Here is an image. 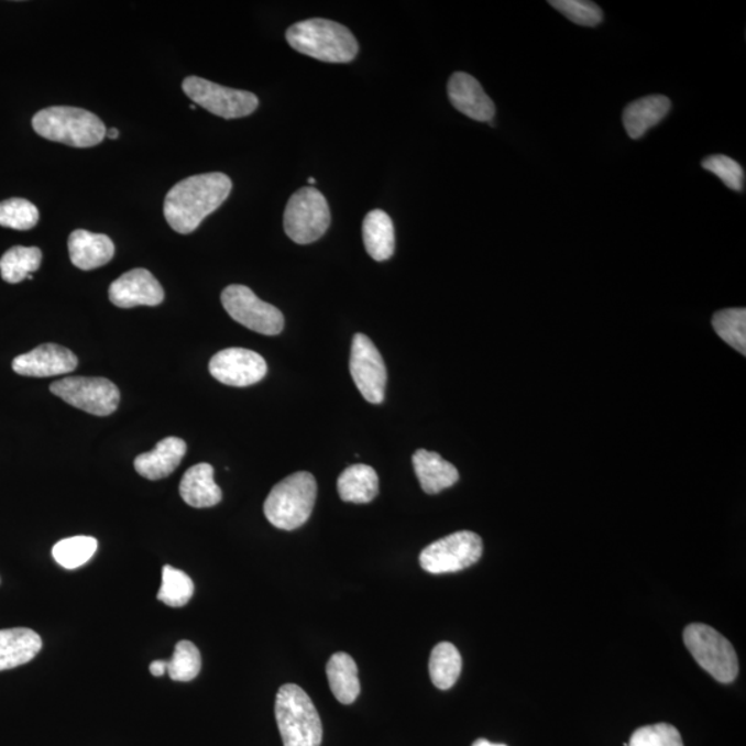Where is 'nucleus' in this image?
<instances>
[{"label":"nucleus","mask_w":746,"mask_h":746,"mask_svg":"<svg viewBox=\"0 0 746 746\" xmlns=\"http://www.w3.org/2000/svg\"><path fill=\"white\" fill-rule=\"evenodd\" d=\"M232 190L231 178L224 173H204L184 178L165 198L167 224L178 234H191L209 215L218 210Z\"/></svg>","instance_id":"nucleus-1"},{"label":"nucleus","mask_w":746,"mask_h":746,"mask_svg":"<svg viewBox=\"0 0 746 746\" xmlns=\"http://www.w3.org/2000/svg\"><path fill=\"white\" fill-rule=\"evenodd\" d=\"M286 41L296 52L323 63H350L359 53V42L350 30L326 19L305 20L289 26Z\"/></svg>","instance_id":"nucleus-2"},{"label":"nucleus","mask_w":746,"mask_h":746,"mask_svg":"<svg viewBox=\"0 0 746 746\" xmlns=\"http://www.w3.org/2000/svg\"><path fill=\"white\" fill-rule=\"evenodd\" d=\"M32 128L51 142L89 149L106 139V124L96 113L77 107H48L35 113Z\"/></svg>","instance_id":"nucleus-3"},{"label":"nucleus","mask_w":746,"mask_h":746,"mask_svg":"<svg viewBox=\"0 0 746 746\" xmlns=\"http://www.w3.org/2000/svg\"><path fill=\"white\" fill-rule=\"evenodd\" d=\"M317 481L308 472H297L279 481L264 502V515L274 527L292 531L306 524L315 509Z\"/></svg>","instance_id":"nucleus-4"},{"label":"nucleus","mask_w":746,"mask_h":746,"mask_svg":"<svg viewBox=\"0 0 746 746\" xmlns=\"http://www.w3.org/2000/svg\"><path fill=\"white\" fill-rule=\"evenodd\" d=\"M284 746H321L322 724L306 691L296 684H284L275 700Z\"/></svg>","instance_id":"nucleus-5"},{"label":"nucleus","mask_w":746,"mask_h":746,"mask_svg":"<svg viewBox=\"0 0 746 746\" xmlns=\"http://www.w3.org/2000/svg\"><path fill=\"white\" fill-rule=\"evenodd\" d=\"M684 645L696 663L721 683L737 679L739 665L737 652L726 637L704 624H691L684 629Z\"/></svg>","instance_id":"nucleus-6"},{"label":"nucleus","mask_w":746,"mask_h":746,"mask_svg":"<svg viewBox=\"0 0 746 746\" xmlns=\"http://www.w3.org/2000/svg\"><path fill=\"white\" fill-rule=\"evenodd\" d=\"M331 224L327 198L316 188H300L289 198L284 213V230L299 245L312 243L326 234Z\"/></svg>","instance_id":"nucleus-7"},{"label":"nucleus","mask_w":746,"mask_h":746,"mask_svg":"<svg viewBox=\"0 0 746 746\" xmlns=\"http://www.w3.org/2000/svg\"><path fill=\"white\" fill-rule=\"evenodd\" d=\"M483 556V540L472 531L448 535L421 551L420 567L429 574H450L469 569Z\"/></svg>","instance_id":"nucleus-8"},{"label":"nucleus","mask_w":746,"mask_h":746,"mask_svg":"<svg viewBox=\"0 0 746 746\" xmlns=\"http://www.w3.org/2000/svg\"><path fill=\"white\" fill-rule=\"evenodd\" d=\"M221 305L232 320L253 332L275 337L284 329V316L277 307L259 299L245 285H230L221 294Z\"/></svg>","instance_id":"nucleus-9"},{"label":"nucleus","mask_w":746,"mask_h":746,"mask_svg":"<svg viewBox=\"0 0 746 746\" xmlns=\"http://www.w3.org/2000/svg\"><path fill=\"white\" fill-rule=\"evenodd\" d=\"M182 88L188 99L224 119L251 116L259 107V99L251 91L224 88L204 78L188 77L183 80Z\"/></svg>","instance_id":"nucleus-10"},{"label":"nucleus","mask_w":746,"mask_h":746,"mask_svg":"<svg viewBox=\"0 0 746 746\" xmlns=\"http://www.w3.org/2000/svg\"><path fill=\"white\" fill-rule=\"evenodd\" d=\"M51 392L73 407L95 416L116 413L121 394L106 377L72 376L52 383Z\"/></svg>","instance_id":"nucleus-11"},{"label":"nucleus","mask_w":746,"mask_h":746,"mask_svg":"<svg viewBox=\"0 0 746 746\" xmlns=\"http://www.w3.org/2000/svg\"><path fill=\"white\" fill-rule=\"evenodd\" d=\"M350 373L362 397L371 404L385 399L387 371L380 350L366 334L356 333L351 344Z\"/></svg>","instance_id":"nucleus-12"},{"label":"nucleus","mask_w":746,"mask_h":746,"mask_svg":"<svg viewBox=\"0 0 746 746\" xmlns=\"http://www.w3.org/2000/svg\"><path fill=\"white\" fill-rule=\"evenodd\" d=\"M209 372L223 385L246 387L264 380L267 375V364L256 351L231 348L221 350L212 356Z\"/></svg>","instance_id":"nucleus-13"},{"label":"nucleus","mask_w":746,"mask_h":746,"mask_svg":"<svg viewBox=\"0 0 746 746\" xmlns=\"http://www.w3.org/2000/svg\"><path fill=\"white\" fill-rule=\"evenodd\" d=\"M108 297L113 306L121 308L154 307L164 301L165 290L149 270L134 268L113 281Z\"/></svg>","instance_id":"nucleus-14"},{"label":"nucleus","mask_w":746,"mask_h":746,"mask_svg":"<svg viewBox=\"0 0 746 746\" xmlns=\"http://www.w3.org/2000/svg\"><path fill=\"white\" fill-rule=\"evenodd\" d=\"M78 359L63 345L46 343L30 353L15 356L13 371L21 376L51 377L77 370Z\"/></svg>","instance_id":"nucleus-15"},{"label":"nucleus","mask_w":746,"mask_h":746,"mask_svg":"<svg viewBox=\"0 0 746 746\" xmlns=\"http://www.w3.org/2000/svg\"><path fill=\"white\" fill-rule=\"evenodd\" d=\"M451 105L463 116L479 122H491L495 117L494 101L486 96L478 79L467 73H456L448 83Z\"/></svg>","instance_id":"nucleus-16"},{"label":"nucleus","mask_w":746,"mask_h":746,"mask_svg":"<svg viewBox=\"0 0 746 746\" xmlns=\"http://www.w3.org/2000/svg\"><path fill=\"white\" fill-rule=\"evenodd\" d=\"M69 257L75 267L90 270L106 266L116 255V245L110 237L86 230H75L68 240Z\"/></svg>","instance_id":"nucleus-17"},{"label":"nucleus","mask_w":746,"mask_h":746,"mask_svg":"<svg viewBox=\"0 0 746 746\" xmlns=\"http://www.w3.org/2000/svg\"><path fill=\"white\" fill-rule=\"evenodd\" d=\"M187 445L178 437H166L153 451L142 453L134 461V469L142 478L156 481L169 478L180 467Z\"/></svg>","instance_id":"nucleus-18"},{"label":"nucleus","mask_w":746,"mask_h":746,"mask_svg":"<svg viewBox=\"0 0 746 746\" xmlns=\"http://www.w3.org/2000/svg\"><path fill=\"white\" fill-rule=\"evenodd\" d=\"M413 463L416 478L419 479L421 490L426 494H440L441 491L458 483V469L447 462L440 453L418 450L414 453Z\"/></svg>","instance_id":"nucleus-19"},{"label":"nucleus","mask_w":746,"mask_h":746,"mask_svg":"<svg viewBox=\"0 0 746 746\" xmlns=\"http://www.w3.org/2000/svg\"><path fill=\"white\" fill-rule=\"evenodd\" d=\"M213 475L215 469L209 463H199L188 469L180 483L183 501L196 509L219 505L223 494L215 483Z\"/></svg>","instance_id":"nucleus-20"},{"label":"nucleus","mask_w":746,"mask_h":746,"mask_svg":"<svg viewBox=\"0 0 746 746\" xmlns=\"http://www.w3.org/2000/svg\"><path fill=\"white\" fill-rule=\"evenodd\" d=\"M672 108L668 97L651 95L630 102L622 113L625 131L630 139L637 140L645 136L648 129L656 127L662 121Z\"/></svg>","instance_id":"nucleus-21"},{"label":"nucleus","mask_w":746,"mask_h":746,"mask_svg":"<svg viewBox=\"0 0 746 746\" xmlns=\"http://www.w3.org/2000/svg\"><path fill=\"white\" fill-rule=\"evenodd\" d=\"M41 650V636L32 629L0 630V672L31 662Z\"/></svg>","instance_id":"nucleus-22"},{"label":"nucleus","mask_w":746,"mask_h":746,"mask_svg":"<svg viewBox=\"0 0 746 746\" xmlns=\"http://www.w3.org/2000/svg\"><path fill=\"white\" fill-rule=\"evenodd\" d=\"M364 245L373 261L385 262L394 255L396 235L391 216L381 209L367 213L362 223Z\"/></svg>","instance_id":"nucleus-23"},{"label":"nucleus","mask_w":746,"mask_h":746,"mask_svg":"<svg viewBox=\"0 0 746 746\" xmlns=\"http://www.w3.org/2000/svg\"><path fill=\"white\" fill-rule=\"evenodd\" d=\"M338 492L350 504H370L380 494V478L367 464H353L339 475Z\"/></svg>","instance_id":"nucleus-24"},{"label":"nucleus","mask_w":746,"mask_h":746,"mask_svg":"<svg viewBox=\"0 0 746 746\" xmlns=\"http://www.w3.org/2000/svg\"><path fill=\"white\" fill-rule=\"evenodd\" d=\"M329 685L340 704L350 705L360 695L359 668L345 652L333 654L327 665Z\"/></svg>","instance_id":"nucleus-25"},{"label":"nucleus","mask_w":746,"mask_h":746,"mask_svg":"<svg viewBox=\"0 0 746 746\" xmlns=\"http://www.w3.org/2000/svg\"><path fill=\"white\" fill-rule=\"evenodd\" d=\"M429 670L432 684L437 689L453 688L462 672V657L458 648L447 641L432 648Z\"/></svg>","instance_id":"nucleus-26"},{"label":"nucleus","mask_w":746,"mask_h":746,"mask_svg":"<svg viewBox=\"0 0 746 746\" xmlns=\"http://www.w3.org/2000/svg\"><path fill=\"white\" fill-rule=\"evenodd\" d=\"M42 264V251L36 246H13L0 259V275L9 284H20L37 272Z\"/></svg>","instance_id":"nucleus-27"},{"label":"nucleus","mask_w":746,"mask_h":746,"mask_svg":"<svg viewBox=\"0 0 746 746\" xmlns=\"http://www.w3.org/2000/svg\"><path fill=\"white\" fill-rule=\"evenodd\" d=\"M713 329L724 342L738 353L746 354V310L735 307L716 312L712 320Z\"/></svg>","instance_id":"nucleus-28"},{"label":"nucleus","mask_w":746,"mask_h":746,"mask_svg":"<svg viewBox=\"0 0 746 746\" xmlns=\"http://www.w3.org/2000/svg\"><path fill=\"white\" fill-rule=\"evenodd\" d=\"M196 592V586L190 577L172 566H165L162 570V585L158 592L160 602L167 607H184L190 602Z\"/></svg>","instance_id":"nucleus-29"},{"label":"nucleus","mask_w":746,"mask_h":746,"mask_svg":"<svg viewBox=\"0 0 746 746\" xmlns=\"http://www.w3.org/2000/svg\"><path fill=\"white\" fill-rule=\"evenodd\" d=\"M97 540L91 537H73L59 540L52 550L54 560L66 570L79 569L95 556Z\"/></svg>","instance_id":"nucleus-30"},{"label":"nucleus","mask_w":746,"mask_h":746,"mask_svg":"<svg viewBox=\"0 0 746 746\" xmlns=\"http://www.w3.org/2000/svg\"><path fill=\"white\" fill-rule=\"evenodd\" d=\"M201 652L194 643L188 640L178 641L175 654L167 661V674L175 681H191L201 672Z\"/></svg>","instance_id":"nucleus-31"},{"label":"nucleus","mask_w":746,"mask_h":746,"mask_svg":"<svg viewBox=\"0 0 746 746\" xmlns=\"http://www.w3.org/2000/svg\"><path fill=\"white\" fill-rule=\"evenodd\" d=\"M40 221V210L23 198H10L0 202V226L7 229L26 231Z\"/></svg>","instance_id":"nucleus-32"},{"label":"nucleus","mask_w":746,"mask_h":746,"mask_svg":"<svg viewBox=\"0 0 746 746\" xmlns=\"http://www.w3.org/2000/svg\"><path fill=\"white\" fill-rule=\"evenodd\" d=\"M549 4L578 25L596 26L603 21L602 9L588 0H550Z\"/></svg>","instance_id":"nucleus-33"},{"label":"nucleus","mask_w":746,"mask_h":746,"mask_svg":"<svg viewBox=\"0 0 746 746\" xmlns=\"http://www.w3.org/2000/svg\"><path fill=\"white\" fill-rule=\"evenodd\" d=\"M628 746H684L679 729L667 723L637 728Z\"/></svg>","instance_id":"nucleus-34"},{"label":"nucleus","mask_w":746,"mask_h":746,"mask_svg":"<svg viewBox=\"0 0 746 746\" xmlns=\"http://www.w3.org/2000/svg\"><path fill=\"white\" fill-rule=\"evenodd\" d=\"M702 167L713 173L734 191L744 190L745 173L737 161L726 155H712L702 161Z\"/></svg>","instance_id":"nucleus-35"},{"label":"nucleus","mask_w":746,"mask_h":746,"mask_svg":"<svg viewBox=\"0 0 746 746\" xmlns=\"http://www.w3.org/2000/svg\"><path fill=\"white\" fill-rule=\"evenodd\" d=\"M150 672L155 678H161V676L167 673V661H154L150 665Z\"/></svg>","instance_id":"nucleus-36"},{"label":"nucleus","mask_w":746,"mask_h":746,"mask_svg":"<svg viewBox=\"0 0 746 746\" xmlns=\"http://www.w3.org/2000/svg\"><path fill=\"white\" fill-rule=\"evenodd\" d=\"M472 746H506L504 744H491L490 740L486 739H478Z\"/></svg>","instance_id":"nucleus-37"},{"label":"nucleus","mask_w":746,"mask_h":746,"mask_svg":"<svg viewBox=\"0 0 746 746\" xmlns=\"http://www.w3.org/2000/svg\"><path fill=\"white\" fill-rule=\"evenodd\" d=\"M106 136L111 140H116L119 136V132L117 131L116 128L112 129H107Z\"/></svg>","instance_id":"nucleus-38"},{"label":"nucleus","mask_w":746,"mask_h":746,"mask_svg":"<svg viewBox=\"0 0 746 746\" xmlns=\"http://www.w3.org/2000/svg\"><path fill=\"white\" fill-rule=\"evenodd\" d=\"M308 183H310V184H315V183H316V178H315V177H310V178H308Z\"/></svg>","instance_id":"nucleus-39"}]
</instances>
